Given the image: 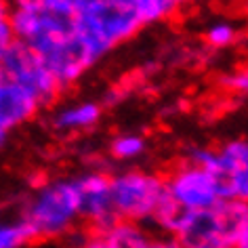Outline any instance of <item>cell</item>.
<instances>
[{"instance_id":"6da1fadb","label":"cell","mask_w":248,"mask_h":248,"mask_svg":"<svg viewBox=\"0 0 248 248\" xmlns=\"http://www.w3.org/2000/svg\"><path fill=\"white\" fill-rule=\"evenodd\" d=\"M143 28L137 15L118 0H80L72 30L93 65L131 40Z\"/></svg>"},{"instance_id":"7a4b0ae2","label":"cell","mask_w":248,"mask_h":248,"mask_svg":"<svg viewBox=\"0 0 248 248\" xmlns=\"http://www.w3.org/2000/svg\"><path fill=\"white\" fill-rule=\"evenodd\" d=\"M19 217L32 232L34 242L67 238L80 223L74 177H55L36 185L23 202Z\"/></svg>"},{"instance_id":"3957f363","label":"cell","mask_w":248,"mask_h":248,"mask_svg":"<svg viewBox=\"0 0 248 248\" xmlns=\"http://www.w3.org/2000/svg\"><path fill=\"white\" fill-rule=\"evenodd\" d=\"M169 238L183 248H202L225 244L232 248H248V204L223 200L215 208L200 213H181Z\"/></svg>"},{"instance_id":"277c9868","label":"cell","mask_w":248,"mask_h":248,"mask_svg":"<svg viewBox=\"0 0 248 248\" xmlns=\"http://www.w3.org/2000/svg\"><path fill=\"white\" fill-rule=\"evenodd\" d=\"M109 191L118 221L150 225L166 200L164 177L143 169H124L109 175Z\"/></svg>"},{"instance_id":"5b68a950","label":"cell","mask_w":248,"mask_h":248,"mask_svg":"<svg viewBox=\"0 0 248 248\" xmlns=\"http://www.w3.org/2000/svg\"><path fill=\"white\" fill-rule=\"evenodd\" d=\"M166 200L185 213H200L215 208L223 202V189L219 177L204 170L189 160L175 166L164 177Z\"/></svg>"},{"instance_id":"8992f818","label":"cell","mask_w":248,"mask_h":248,"mask_svg":"<svg viewBox=\"0 0 248 248\" xmlns=\"http://www.w3.org/2000/svg\"><path fill=\"white\" fill-rule=\"evenodd\" d=\"M0 74H2V78L28 89L42 105L55 101L59 93L63 91L57 78L42 63V59L23 42H15L0 57Z\"/></svg>"},{"instance_id":"52a82bcc","label":"cell","mask_w":248,"mask_h":248,"mask_svg":"<svg viewBox=\"0 0 248 248\" xmlns=\"http://www.w3.org/2000/svg\"><path fill=\"white\" fill-rule=\"evenodd\" d=\"M78 191V210L80 221L93 229V233H105L118 223L109 191V175L101 170H86L74 177Z\"/></svg>"},{"instance_id":"ba28073f","label":"cell","mask_w":248,"mask_h":248,"mask_svg":"<svg viewBox=\"0 0 248 248\" xmlns=\"http://www.w3.org/2000/svg\"><path fill=\"white\" fill-rule=\"evenodd\" d=\"M187 160L221 179L248 169V143L244 137H238L225 141L219 147H194Z\"/></svg>"},{"instance_id":"9c48e42d","label":"cell","mask_w":248,"mask_h":248,"mask_svg":"<svg viewBox=\"0 0 248 248\" xmlns=\"http://www.w3.org/2000/svg\"><path fill=\"white\" fill-rule=\"evenodd\" d=\"M42 103L28 89L7 78H0V126L4 131H13L21 124L38 116Z\"/></svg>"},{"instance_id":"30bf717a","label":"cell","mask_w":248,"mask_h":248,"mask_svg":"<svg viewBox=\"0 0 248 248\" xmlns=\"http://www.w3.org/2000/svg\"><path fill=\"white\" fill-rule=\"evenodd\" d=\"M103 118V105L97 101H76V103H65L59 108L51 118V126L57 133L74 135V133H84L95 128Z\"/></svg>"},{"instance_id":"8fae6325","label":"cell","mask_w":248,"mask_h":248,"mask_svg":"<svg viewBox=\"0 0 248 248\" xmlns=\"http://www.w3.org/2000/svg\"><path fill=\"white\" fill-rule=\"evenodd\" d=\"M108 248H143V244L150 240L152 232L143 225L128 221L114 223L105 233H99Z\"/></svg>"},{"instance_id":"7c38bea8","label":"cell","mask_w":248,"mask_h":248,"mask_svg":"<svg viewBox=\"0 0 248 248\" xmlns=\"http://www.w3.org/2000/svg\"><path fill=\"white\" fill-rule=\"evenodd\" d=\"M118 2L126 4L137 15L141 26H152V23L170 19L181 7L177 0H118Z\"/></svg>"},{"instance_id":"4fadbf2b","label":"cell","mask_w":248,"mask_h":248,"mask_svg":"<svg viewBox=\"0 0 248 248\" xmlns=\"http://www.w3.org/2000/svg\"><path fill=\"white\" fill-rule=\"evenodd\" d=\"M242 38L240 28L229 19H217L213 23H208L204 30V42L210 51H225L238 45V40Z\"/></svg>"},{"instance_id":"5bb4252c","label":"cell","mask_w":248,"mask_h":248,"mask_svg":"<svg viewBox=\"0 0 248 248\" xmlns=\"http://www.w3.org/2000/svg\"><path fill=\"white\" fill-rule=\"evenodd\" d=\"M145 152H147V141L141 133H120L109 143V154L118 162H135Z\"/></svg>"},{"instance_id":"9a60e30c","label":"cell","mask_w":248,"mask_h":248,"mask_svg":"<svg viewBox=\"0 0 248 248\" xmlns=\"http://www.w3.org/2000/svg\"><path fill=\"white\" fill-rule=\"evenodd\" d=\"M32 242L34 235L21 217H0V248H28Z\"/></svg>"},{"instance_id":"2e32d148","label":"cell","mask_w":248,"mask_h":248,"mask_svg":"<svg viewBox=\"0 0 248 248\" xmlns=\"http://www.w3.org/2000/svg\"><path fill=\"white\" fill-rule=\"evenodd\" d=\"M221 86L233 95H246L248 91V72L246 67H235L221 76Z\"/></svg>"},{"instance_id":"e0dca14e","label":"cell","mask_w":248,"mask_h":248,"mask_svg":"<svg viewBox=\"0 0 248 248\" xmlns=\"http://www.w3.org/2000/svg\"><path fill=\"white\" fill-rule=\"evenodd\" d=\"M80 0H42L40 9L53 17H61V19H72L76 13Z\"/></svg>"},{"instance_id":"ac0fdd59","label":"cell","mask_w":248,"mask_h":248,"mask_svg":"<svg viewBox=\"0 0 248 248\" xmlns=\"http://www.w3.org/2000/svg\"><path fill=\"white\" fill-rule=\"evenodd\" d=\"M15 42H17V38L13 34V28H11L9 17L7 19H0V57H2V55L7 53Z\"/></svg>"},{"instance_id":"d6986e66","label":"cell","mask_w":248,"mask_h":248,"mask_svg":"<svg viewBox=\"0 0 248 248\" xmlns=\"http://www.w3.org/2000/svg\"><path fill=\"white\" fill-rule=\"evenodd\" d=\"M143 248H183L181 244H179L177 240H172V238H166V235H156V233H152L150 235V240L143 244Z\"/></svg>"},{"instance_id":"ffe728a7","label":"cell","mask_w":248,"mask_h":248,"mask_svg":"<svg viewBox=\"0 0 248 248\" xmlns=\"http://www.w3.org/2000/svg\"><path fill=\"white\" fill-rule=\"evenodd\" d=\"M70 248H108V244H105L103 238L99 233H93V235H89V238H84V240H80L78 244H74Z\"/></svg>"},{"instance_id":"44dd1931","label":"cell","mask_w":248,"mask_h":248,"mask_svg":"<svg viewBox=\"0 0 248 248\" xmlns=\"http://www.w3.org/2000/svg\"><path fill=\"white\" fill-rule=\"evenodd\" d=\"M11 9H40L42 0H9Z\"/></svg>"},{"instance_id":"7402d4cb","label":"cell","mask_w":248,"mask_h":248,"mask_svg":"<svg viewBox=\"0 0 248 248\" xmlns=\"http://www.w3.org/2000/svg\"><path fill=\"white\" fill-rule=\"evenodd\" d=\"M11 13V4L9 0H0V19H7Z\"/></svg>"},{"instance_id":"603a6c76","label":"cell","mask_w":248,"mask_h":248,"mask_svg":"<svg viewBox=\"0 0 248 248\" xmlns=\"http://www.w3.org/2000/svg\"><path fill=\"white\" fill-rule=\"evenodd\" d=\"M7 141H9V131H4V128L0 126V150H4Z\"/></svg>"},{"instance_id":"cb8c5ba5","label":"cell","mask_w":248,"mask_h":248,"mask_svg":"<svg viewBox=\"0 0 248 248\" xmlns=\"http://www.w3.org/2000/svg\"><path fill=\"white\" fill-rule=\"evenodd\" d=\"M202 248H232V246H225V244H210V246H202Z\"/></svg>"},{"instance_id":"d4e9b609","label":"cell","mask_w":248,"mask_h":248,"mask_svg":"<svg viewBox=\"0 0 248 248\" xmlns=\"http://www.w3.org/2000/svg\"><path fill=\"white\" fill-rule=\"evenodd\" d=\"M179 4H183V2H194V0H177Z\"/></svg>"},{"instance_id":"484cf974","label":"cell","mask_w":248,"mask_h":248,"mask_svg":"<svg viewBox=\"0 0 248 248\" xmlns=\"http://www.w3.org/2000/svg\"><path fill=\"white\" fill-rule=\"evenodd\" d=\"M0 78H2V74H0Z\"/></svg>"}]
</instances>
